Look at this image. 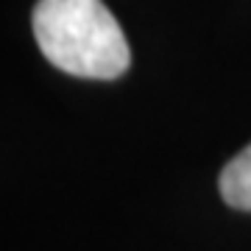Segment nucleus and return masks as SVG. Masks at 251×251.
I'll return each instance as SVG.
<instances>
[{
    "label": "nucleus",
    "mask_w": 251,
    "mask_h": 251,
    "mask_svg": "<svg viewBox=\"0 0 251 251\" xmlns=\"http://www.w3.org/2000/svg\"><path fill=\"white\" fill-rule=\"evenodd\" d=\"M221 196L229 206L251 212V145H246L234 159L226 162L218 179Z\"/></svg>",
    "instance_id": "obj_2"
},
{
    "label": "nucleus",
    "mask_w": 251,
    "mask_h": 251,
    "mask_svg": "<svg viewBox=\"0 0 251 251\" xmlns=\"http://www.w3.org/2000/svg\"><path fill=\"white\" fill-rule=\"evenodd\" d=\"M39 50L62 73L78 78H120L131 50L103 0H39L31 14Z\"/></svg>",
    "instance_id": "obj_1"
}]
</instances>
